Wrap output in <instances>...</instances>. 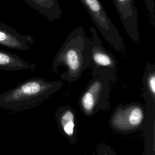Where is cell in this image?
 Masks as SVG:
<instances>
[{
    "instance_id": "cell-4",
    "label": "cell",
    "mask_w": 155,
    "mask_h": 155,
    "mask_svg": "<svg viewBox=\"0 0 155 155\" xmlns=\"http://www.w3.org/2000/svg\"><path fill=\"white\" fill-rule=\"evenodd\" d=\"M146 109L139 103L119 104L113 110L110 119L113 130L119 134H129L142 128L145 125Z\"/></svg>"
},
{
    "instance_id": "cell-9",
    "label": "cell",
    "mask_w": 155,
    "mask_h": 155,
    "mask_svg": "<svg viewBox=\"0 0 155 155\" xmlns=\"http://www.w3.org/2000/svg\"><path fill=\"white\" fill-rule=\"evenodd\" d=\"M34 43L29 35H22L15 29L0 23V45L21 51H28Z\"/></svg>"
},
{
    "instance_id": "cell-6",
    "label": "cell",
    "mask_w": 155,
    "mask_h": 155,
    "mask_svg": "<svg viewBox=\"0 0 155 155\" xmlns=\"http://www.w3.org/2000/svg\"><path fill=\"white\" fill-rule=\"evenodd\" d=\"M90 31L92 35V45L91 50V67L92 72L101 73L107 76L111 82L116 80L117 60L112 53L102 45L97 35L96 29L90 26Z\"/></svg>"
},
{
    "instance_id": "cell-1",
    "label": "cell",
    "mask_w": 155,
    "mask_h": 155,
    "mask_svg": "<svg viewBox=\"0 0 155 155\" xmlns=\"http://www.w3.org/2000/svg\"><path fill=\"white\" fill-rule=\"evenodd\" d=\"M92 39L86 36L84 28L78 26L68 35L56 53L51 63V70L58 73L62 66L65 71L60 75L61 80L72 82L78 80L83 72L91 67Z\"/></svg>"
},
{
    "instance_id": "cell-13",
    "label": "cell",
    "mask_w": 155,
    "mask_h": 155,
    "mask_svg": "<svg viewBox=\"0 0 155 155\" xmlns=\"http://www.w3.org/2000/svg\"><path fill=\"white\" fill-rule=\"evenodd\" d=\"M97 155H117L116 153L108 145H101L98 147Z\"/></svg>"
},
{
    "instance_id": "cell-10",
    "label": "cell",
    "mask_w": 155,
    "mask_h": 155,
    "mask_svg": "<svg viewBox=\"0 0 155 155\" xmlns=\"http://www.w3.org/2000/svg\"><path fill=\"white\" fill-rule=\"evenodd\" d=\"M50 22L62 16V9L58 0H23Z\"/></svg>"
},
{
    "instance_id": "cell-11",
    "label": "cell",
    "mask_w": 155,
    "mask_h": 155,
    "mask_svg": "<svg viewBox=\"0 0 155 155\" xmlns=\"http://www.w3.org/2000/svg\"><path fill=\"white\" fill-rule=\"evenodd\" d=\"M35 68V64L24 61L16 54L0 50V71L1 70L20 71L24 70L33 71Z\"/></svg>"
},
{
    "instance_id": "cell-2",
    "label": "cell",
    "mask_w": 155,
    "mask_h": 155,
    "mask_svg": "<svg viewBox=\"0 0 155 155\" xmlns=\"http://www.w3.org/2000/svg\"><path fill=\"white\" fill-rule=\"evenodd\" d=\"M62 86L61 81H48L41 77L29 79L0 95V108L14 112L34 107L48 99Z\"/></svg>"
},
{
    "instance_id": "cell-5",
    "label": "cell",
    "mask_w": 155,
    "mask_h": 155,
    "mask_svg": "<svg viewBox=\"0 0 155 155\" xmlns=\"http://www.w3.org/2000/svg\"><path fill=\"white\" fill-rule=\"evenodd\" d=\"M87 11L93 24L102 34L105 41L114 50L122 53L125 50L122 38L108 16L100 0H79Z\"/></svg>"
},
{
    "instance_id": "cell-12",
    "label": "cell",
    "mask_w": 155,
    "mask_h": 155,
    "mask_svg": "<svg viewBox=\"0 0 155 155\" xmlns=\"http://www.w3.org/2000/svg\"><path fill=\"white\" fill-rule=\"evenodd\" d=\"M147 103L155 104V65L147 63L143 77V93Z\"/></svg>"
},
{
    "instance_id": "cell-3",
    "label": "cell",
    "mask_w": 155,
    "mask_h": 155,
    "mask_svg": "<svg viewBox=\"0 0 155 155\" xmlns=\"http://www.w3.org/2000/svg\"><path fill=\"white\" fill-rule=\"evenodd\" d=\"M92 78L79 97V107L86 116H91L110 108L111 82L105 75L91 73Z\"/></svg>"
},
{
    "instance_id": "cell-7",
    "label": "cell",
    "mask_w": 155,
    "mask_h": 155,
    "mask_svg": "<svg viewBox=\"0 0 155 155\" xmlns=\"http://www.w3.org/2000/svg\"><path fill=\"white\" fill-rule=\"evenodd\" d=\"M120 20L128 36L136 43L140 41L137 11L134 0H113Z\"/></svg>"
},
{
    "instance_id": "cell-8",
    "label": "cell",
    "mask_w": 155,
    "mask_h": 155,
    "mask_svg": "<svg viewBox=\"0 0 155 155\" xmlns=\"http://www.w3.org/2000/svg\"><path fill=\"white\" fill-rule=\"evenodd\" d=\"M55 119L61 133L71 144L74 145L78 142L77 118L73 108L69 105L58 108Z\"/></svg>"
}]
</instances>
